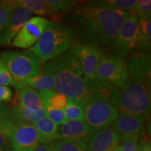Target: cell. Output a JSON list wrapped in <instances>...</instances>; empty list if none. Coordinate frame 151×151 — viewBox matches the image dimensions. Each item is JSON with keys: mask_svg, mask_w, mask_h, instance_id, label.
<instances>
[{"mask_svg": "<svg viewBox=\"0 0 151 151\" xmlns=\"http://www.w3.org/2000/svg\"><path fill=\"white\" fill-rule=\"evenodd\" d=\"M69 50L78 60L85 78L93 84H97L95 73L97 65L106 55L96 46L84 44L73 45Z\"/></svg>", "mask_w": 151, "mask_h": 151, "instance_id": "9c48e42d", "label": "cell"}, {"mask_svg": "<svg viewBox=\"0 0 151 151\" xmlns=\"http://www.w3.org/2000/svg\"><path fill=\"white\" fill-rule=\"evenodd\" d=\"M53 151H85V146L71 141H56L53 142Z\"/></svg>", "mask_w": 151, "mask_h": 151, "instance_id": "83f0119b", "label": "cell"}, {"mask_svg": "<svg viewBox=\"0 0 151 151\" xmlns=\"http://www.w3.org/2000/svg\"><path fill=\"white\" fill-rule=\"evenodd\" d=\"M67 120H80L84 121L83 107L73 100L69 99V102L63 110Z\"/></svg>", "mask_w": 151, "mask_h": 151, "instance_id": "cb8c5ba5", "label": "cell"}, {"mask_svg": "<svg viewBox=\"0 0 151 151\" xmlns=\"http://www.w3.org/2000/svg\"><path fill=\"white\" fill-rule=\"evenodd\" d=\"M39 136L40 143H48L58 141V127L56 124L46 116L34 122Z\"/></svg>", "mask_w": 151, "mask_h": 151, "instance_id": "e0dca14e", "label": "cell"}, {"mask_svg": "<svg viewBox=\"0 0 151 151\" xmlns=\"http://www.w3.org/2000/svg\"><path fill=\"white\" fill-rule=\"evenodd\" d=\"M132 13L134 14L139 20L149 19L151 16L150 0H138L132 9Z\"/></svg>", "mask_w": 151, "mask_h": 151, "instance_id": "4316f807", "label": "cell"}, {"mask_svg": "<svg viewBox=\"0 0 151 151\" xmlns=\"http://www.w3.org/2000/svg\"><path fill=\"white\" fill-rule=\"evenodd\" d=\"M14 7L13 1H1L0 4V33L8 22Z\"/></svg>", "mask_w": 151, "mask_h": 151, "instance_id": "f1b7e54d", "label": "cell"}, {"mask_svg": "<svg viewBox=\"0 0 151 151\" xmlns=\"http://www.w3.org/2000/svg\"><path fill=\"white\" fill-rule=\"evenodd\" d=\"M15 122L10 118L6 119L0 124V151H9L11 148V136Z\"/></svg>", "mask_w": 151, "mask_h": 151, "instance_id": "7402d4cb", "label": "cell"}, {"mask_svg": "<svg viewBox=\"0 0 151 151\" xmlns=\"http://www.w3.org/2000/svg\"><path fill=\"white\" fill-rule=\"evenodd\" d=\"M96 92L109 99L118 113L150 116L151 83L129 78L122 87L98 82Z\"/></svg>", "mask_w": 151, "mask_h": 151, "instance_id": "3957f363", "label": "cell"}, {"mask_svg": "<svg viewBox=\"0 0 151 151\" xmlns=\"http://www.w3.org/2000/svg\"><path fill=\"white\" fill-rule=\"evenodd\" d=\"M39 136L33 124L15 122L11 136V148L14 151H33L40 145Z\"/></svg>", "mask_w": 151, "mask_h": 151, "instance_id": "8fae6325", "label": "cell"}, {"mask_svg": "<svg viewBox=\"0 0 151 151\" xmlns=\"http://www.w3.org/2000/svg\"><path fill=\"white\" fill-rule=\"evenodd\" d=\"M44 110L46 111V116L57 125H60L65 123L67 120L64 114L63 111L55 110L47 105H44Z\"/></svg>", "mask_w": 151, "mask_h": 151, "instance_id": "f546056e", "label": "cell"}, {"mask_svg": "<svg viewBox=\"0 0 151 151\" xmlns=\"http://www.w3.org/2000/svg\"><path fill=\"white\" fill-rule=\"evenodd\" d=\"M33 151H53V142L48 143H41Z\"/></svg>", "mask_w": 151, "mask_h": 151, "instance_id": "d590c367", "label": "cell"}, {"mask_svg": "<svg viewBox=\"0 0 151 151\" xmlns=\"http://www.w3.org/2000/svg\"><path fill=\"white\" fill-rule=\"evenodd\" d=\"M97 82H106L122 87L129 80L127 62L123 58L108 55L98 64L95 73Z\"/></svg>", "mask_w": 151, "mask_h": 151, "instance_id": "ba28073f", "label": "cell"}, {"mask_svg": "<svg viewBox=\"0 0 151 151\" xmlns=\"http://www.w3.org/2000/svg\"><path fill=\"white\" fill-rule=\"evenodd\" d=\"M76 38L73 27L48 21L39 40L28 50L41 62H46L69 50Z\"/></svg>", "mask_w": 151, "mask_h": 151, "instance_id": "277c9868", "label": "cell"}, {"mask_svg": "<svg viewBox=\"0 0 151 151\" xmlns=\"http://www.w3.org/2000/svg\"><path fill=\"white\" fill-rule=\"evenodd\" d=\"M121 141V138L109 127L94 132L85 143V151H110Z\"/></svg>", "mask_w": 151, "mask_h": 151, "instance_id": "9a60e30c", "label": "cell"}, {"mask_svg": "<svg viewBox=\"0 0 151 151\" xmlns=\"http://www.w3.org/2000/svg\"><path fill=\"white\" fill-rule=\"evenodd\" d=\"M131 11L100 8L90 3L75 9L69 15L76 39L81 44L92 46H106L118 33Z\"/></svg>", "mask_w": 151, "mask_h": 151, "instance_id": "6da1fadb", "label": "cell"}, {"mask_svg": "<svg viewBox=\"0 0 151 151\" xmlns=\"http://www.w3.org/2000/svg\"><path fill=\"white\" fill-rule=\"evenodd\" d=\"M139 35L146 51L150 48L151 44V20L149 19H139Z\"/></svg>", "mask_w": 151, "mask_h": 151, "instance_id": "d4e9b609", "label": "cell"}, {"mask_svg": "<svg viewBox=\"0 0 151 151\" xmlns=\"http://www.w3.org/2000/svg\"><path fill=\"white\" fill-rule=\"evenodd\" d=\"M11 109L4 104L0 103V124L10 116Z\"/></svg>", "mask_w": 151, "mask_h": 151, "instance_id": "836d02e7", "label": "cell"}, {"mask_svg": "<svg viewBox=\"0 0 151 151\" xmlns=\"http://www.w3.org/2000/svg\"><path fill=\"white\" fill-rule=\"evenodd\" d=\"M46 116V113L44 109L31 111L22 106L21 105L18 104L11 109L9 117L16 123L28 122L32 124L39 119Z\"/></svg>", "mask_w": 151, "mask_h": 151, "instance_id": "ac0fdd59", "label": "cell"}, {"mask_svg": "<svg viewBox=\"0 0 151 151\" xmlns=\"http://www.w3.org/2000/svg\"><path fill=\"white\" fill-rule=\"evenodd\" d=\"M149 116L141 114L119 113L110 127L123 141L132 137H140Z\"/></svg>", "mask_w": 151, "mask_h": 151, "instance_id": "30bf717a", "label": "cell"}, {"mask_svg": "<svg viewBox=\"0 0 151 151\" xmlns=\"http://www.w3.org/2000/svg\"><path fill=\"white\" fill-rule=\"evenodd\" d=\"M49 20L42 17H34L24 24L11 43V46L26 49L37 42Z\"/></svg>", "mask_w": 151, "mask_h": 151, "instance_id": "7c38bea8", "label": "cell"}, {"mask_svg": "<svg viewBox=\"0 0 151 151\" xmlns=\"http://www.w3.org/2000/svg\"><path fill=\"white\" fill-rule=\"evenodd\" d=\"M44 2L53 14L67 12L76 4L72 0H45Z\"/></svg>", "mask_w": 151, "mask_h": 151, "instance_id": "484cf974", "label": "cell"}, {"mask_svg": "<svg viewBox=\"0 0 151 151\" xmlns=\"http://www.w3.org/2000/svg\"><path fill=\"white\" fill-rule=\"evenodd\" d=\"M109 50L111 55L120 58H124L134 51H146L139 35V18L134 14L131 12L118 33L109 43Z\"/></svg>", "mask_w": 151, "mask_h": 151, "instance_id": "8992f818", "label": "cell"}, {"mask_svg": "<svg viewBox=\"0 0 151 151\" xmlns=\"http://www.w3.org/2000/svg\"><path fill=\"white\" fill-rule=\"evenodd\" d=\"M83 107L84 121L94 132L110 127L118 115L109 99L97 92Z\"/></svg>", "mask_w": 151, "mask_h": 151, "instance_id": "52a82bcc", "label": "cell"}, {"mask_svg": "<svg viewBox=\"0 0 151 151\" xmlns=\"http://www.w3.org/2000/svg\"><path fill=\"white\" fill-rule=\"evenodd\" d=\"M0 86H14L16 87V82L13 78L10 71L6 66L5 63L0 58Z\"/></svg>", "mask_w": 151, "mask_h": 151, "instance_id": "4dcf8cb0", "label": "cell"}, {"mask_svg": "<svg viewBox=\"0 0 151 151\" xmlns=\"http://www.w3.org/2000/svg\"><path fill=\"white\" fill-rule=\"evenodd\" d=\"M0 58L10 71L16 82L17 89L24 86L23 82L41 73V62L29 50L23 52H5Z\"/></svg>", "mask_w": 151, "mask_h": 151, "instance_id": "5b68a950", "label": "cell"}, {"mask_svg": "<svg viewBox=\"0 0 151 151\" xmlns=\"http://www.w3.org/2000/svg\"><path fill=\"white\" fill-rule=\"evenodd\" d=\"M13 97V92L7 86H0V103L11 101Z\"/></svg>", "mask_w": 151, "mask_h": 151, "instance_id": "d6a6232c", "label": "cell"}, {"mask_svg": "<svg viewBox=\"0 0 151 151\" xmlns=\"http://www.w3.org/2000/svg\"><path fill=\"white\" fill-rule=\"evenodd\" d=\"M1 1H0V4H1Z\"/></svg>", "mask_w": 151, "mask_h": 151, "instance_id": "f35d334b", "label": "cell"}, {"mask_svg": "<svg viewBox=\"0 0 151 151\" xmlns=\"http://www.w3.org/2000/svg\"><path fill=\"white\" fill-rule=\"evenodd\" d=\"M23 85L31 87L39 92L48 91L54 90V78L50 74L41 72L37 76L24 81Z\"/></svg>", "mask_w": 151, "mask_h": 151, "instance_id": "ffe728a7", "label": "cell"}, {"mask_svg": "<svg viewBox=\"0 0 151 151\" xmlns=\"http://www.w3.org/2000/svg\"><path fill=\"white\" fill-rule=\"evenodd\" d=\"M139 139V137H132L123 141L122 151H136Z\"/></svg>", "mask_w": 151, "mask_h": 151, "instance_id": "1f68e13d", "label": "cell"}, {"mask_svg": "<svg viewBox=\"0 0 151 151\" xmlns=\"http://www.w3.org/2000/svg\"><path fill=\"white\" fill-rule=\"evenodd\" d=\"M94 132L85 121L67 120L65 123L58 125V141H71L85 145Z\"/></svg>", "mask_w": 151, "mask_h": 151, "instance_id": "5bb4252c", "label": "cell"}, {"mask_svg": "<svg viewBox=\"0 0 151 151\" xmlns=\"http://www.w3.org/2000/svg\"><path fill=\"white\" fill-rule=\"evenodd\" d=\"M15 6L23 7L32 14L38 15H53L48 6L42 0H18L13 1Z\"/></svg>", "mask_w": 151, "mask_h": 151, "instance_id": "603a6c76", "label": "cell"}, {"mask_svg": "<svg viewBox=\"0 0 151 151\" xmlns=\"http://www.w3.org/2000/svg\"><path fill=\"white\" fill-rule=\"evenodd\" d=\"M32 13L23 7L15 6L8 22L0 33V46L10 45L24 24L32 18Z\"/></svg>", "mask_w": 151, "mask_h": 151, "instance_id": "4fadbf2b", "label": "cell"}, {"mask_svg": "<svg viewBox=\"0 0 151 151\" xmlns=\"http://www.w3.org/2000/svg\"><path fill=\"white\" fill-rule=\"evenodd\" d=\"M9 151H14L13 150H9Z\"/></svg>", "mask_w": 151, "mask_h": 151, "instance_id": "74e56055", "label": "cell"}, {"mask_svg": "<svg viewBox=\"0 0 151 151\" xmlns=\"http://www.w3.org/2000/svg\"><path fill=\"white\" fill-rule=\"evenodd\" d=\"M42 72L54 78V90L83 106L95 93L97 84L85 78L78 60L70 50L48 61Z\"/></svg>", "mask_w": 151, "mask_h": 151, "instance_id": "7a4b0ae2", "label": "cell"}, {"mask_svg": "<svg viewBox=\"0 0 151 151\" xmlns=\"http://www.w3.org/2000/svg\"><path fill=\"white\" fill-rule=\"evenodd\" d=\"M39 93L44 105L49 106L55 110L63 111L69 102V98L54 90L40 91Z\"/></svg>", "mask_w": 151, "mask_h": 151, "instance_id": "d6986e66", "label": "cell"}, {"mask_svg": "<svg viewBox=\"0 0 151 151\" xmlns=\"http://www.w3.org/2000/svg\"><path fill=\"white\" fill-rule=\"evenodd\" d=\"M90 4L100 8L111 10L130 11L132 10L136 1L134 0H94Z\"/></svg>", "mask_w": 151, "mask_h": 151, "instance_id": "44dd1931", "label": "cell"}, {"mask_svg": "<svg viewBox=\"0 0 151 151\" xmlns=\"http://www.w3.org/2000/svg\"><path fill=\"white\" fill-rule=\"evenodd\" d=\"M136 151H151L150 142L145 139H142L139 142L138 141Z\"/></svg>", "mask_w": 151, "mask_h": 151, "instance_id": "e575fe53", "label": "cell"}, {"mask_svg": "<svg viewBox=\"0 0 151 151\" xmlns=\"http://www.w3.org/2000/svg\"><path fill=\"white\" fill-rule=\"evenodd\" d=\"M19 104L31 111L44 109V104L39 92L27 86L18 89Z\"/></svg>", "mask_w": 151, "mask_h": 151, "instance_id": "2e32d148", "label": "cell"}, {"mask_svg": "<svg viewBox=\"0 0 151 151\" xmlns=\"http://www.w3.org/2000/svg\"><path fill=\"white\" fill-rule=\"evenodd\" d=\"M110 151H122V146L121 145H119V146H116V148H113V150H111Z\"/></svg>", "mask_w": 151, "mask_h": 151, "instance_id": "8d00e7d4", "label": "cell"}]
</instances>
